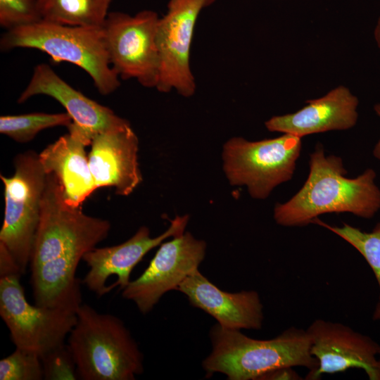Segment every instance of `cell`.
<instances>
[{
	"mask_svg": "<svg viewBox=\"0 0 380 380\" xmlns=\"http://www.w3.org/2000/svg\"><path fill=\"white\" fill-rule=\"evenodd\" d=\"M292 367L274 369L262 375L259 380H300L303 378L296 372Z\"/></svg>",
	"mask_w": 380,
	"mask_h": 380,
	"instance_id": "cell-26",
	"label": "cell"
},
{
	"mask_svg": "<svg viewBox=\"0 0 380 380\" xmlns=\"http://www.w3.org/2000/svg\"><path fill=\"white\" fill-rule=\"evenodd\" d=\"M374 109L378 117L380 118V103L375 104ZM373 155L376 158L380 160V139L374 146Z\"/></svg>",
	"mask_w": 380,
	"mask_h": 380,
	"instance_id": "cell-27",
	"label": "cell"
},
{
	"mask_svg": "<svg viewBox=\"0 0 380 380\" xmlns=\"http://www.w3.org/2000/svg\"><path fill=\"white\" fill-rule=\"evenodd\" d=\"M301 138L289 134L257 141L234 137L223 146V167L232 185H245L251 197L264 199L292 179Z\"/></svg>",
	"mask_w": 380,
	"mask_h": 380,
	"instance_id": "cell-7",
	"label": "cell"
},
{
	"mask_svg": "<svg viewBox=\"0 0 380 380\" xmlns=\"http://www.w3.org/2000/svg\"><path fill=\"white\" fill-rule=\"evenodd\" d=\"M42 20L37 0H0V25L8 30Z\"/></svg>",
	"mask_w": 380,
	"mask_h": 380,
	"instance_id": "cell-23",
	"label": "cell"
},
{
	"mask_svg": "<svg viewBox=\"0 0 380 380\" xmlns=\"http://www.w3.org/2000/svg\"><path fill=\"white\" fill-rule=\"evenodd\" d=\"M176 290L186 295L191 305L213 317L224 328L240 330L262 327L263 305L255 291H222L198 270L188 276Z\"/></svg>",
	"mask_w": 380,
	"mask_h": 380,
	"instance_id": "cell-16",
	"label": "cell"
},
{
	"mask_svg": "<svg viewBox=\"0 0 380 380\" xmlns=\"http://www.w3.org/2000/svg\"><path fill=\"white\" fill-rule=\"evenodd\" d=\"M212 352L203 360L207 373L220 372L229 380H259L283 367H304L312 373L318 367L311 354L306 330L291 327L269 340L250 338L238 329L213 326L210 332Z\"/></svg>",
	"mask_w": 380,
	"mask_h": 380,
	"instance_id": "cell-3",
	"label": "cell"
},
{
	"mask_svg": "<svg viewBox=\"0 0 380 380\" xmlns=\"http://www.w3.org/2000/svg\"><path fill=\"white\" fill-rule=\"evenodd\" d=\"M14 274L23 275L11 253L0 243V277Z\"/></svg>",
	"mask_w": 380,
	"mask_h": 380,
	"instance_id": "cell-25",
	"label": "cell"
},
{
	"mask_svg": "<svg viewBox=\"0 0 380 380\" xmlns=\"http://www.w3.org/2000/svg\"><path fill=\"white\" fill-rule=\"evenodd\" d=\"M206 243L184 232L162 243L144 272L122 290L142 314L151 311L160 298L179 285L198 267L205 254Z\"/></svg>",
	"mask_w": 380,
	"mask_h": 380,
	"instance_id": "cell-11",
	"label": "cell"
},
{
	"mask_svg": "<svg viewBox=\"0 0 380 380\" xmlns=\"http://www.w3.org/2000/svg\"><path fill=\"white\" fill-rule=\"evenodd\" d=\"M89 164L96 188L110 186L128 196L142 180L139 139L129 122L98 133L92 139Z\"/></svg>",
	"mask_w": 380,
	"mask_h": 380,
	"instance_id": "cell-15",
	"label": "cell"
},
{
	"mask_svg": "<svg viewBox=\"0 0 380 380\" xmlns=\"http://www.w3.org/2000/svg\"><path fill=\"white\" fill-rule=\"evenodd\" d=\"M373 319L374 320L380 321V302H379L376 306L375 310L373 314ZM379 355H380V344H379Z\"/></svg>",
	"mask_w": 380,
	"mask_h": 380,
	"instance_id": "cell-29",
	"label": "cell"
},
{
	"mask_svg": "<svg viewBox=\"0 0 380 380\" xmlns=\"http://www.w3.org/2000/svg\"><path fill=\"white\" fill-rule=\"evenodd\" d=\"M312 224L329 229L355 248L373 271L380 291V221L370 232H363L346 223L341 227L331 226L318 217L314 219Z\"/></svg>",
	"mask_w": 380,
	"mask_h": 380,
	"instance_id": "cell-21",
	"label": "cell"
},
{
	"mask_svg": "<svg viewBox=\"0 0 380 380\" xmlns=\"http://www.w3.org/2000/svg\"><path fill=\"white\" fill-rule=\"evenodd\" d=\"M110 230L108 220L67 204L58 178L46 175L29 265L34 304L77 311L82 303V281L76 277L79 262Z\"/></svg>",
	"mask_w": 380,
	"mask_h": 380,
	"instance_id": "cell-1",
	"label": "cell"
},
{
	"mask_svg": "<svg viewBox=\"0 0 380 380\" xmlns=\"http://www.w3.org/2000/svg\"><path fill=\"white\" fill-rule=\"evenodd\" d=\"M0 379H44L40 357L34 353L15 348L11 354L0 360Z\"/></svg>",
	"mask_w": 380,
	"mask_h": 380,
	"instance_id": "cell-22",
	"label": "cell"
},
{
	"mask_svg": "<svg viewBox=\"0 0 380 380\" xmlns=\"http://www.w3.org/2000/svg\"><path fill=\"white\" fill-rule=\"evenodd\" d=\"M111 1L37 0L42 20L83 27H103Z\"/></svg>",
	"mask_w": 380,
	"mask_h": 380,
	"instance_id": "cell-19",
	"label": "cell"
},
{
	"mask_svg": "<svg viewBox=\"0 0 380 380\" xmlns=\"http://www.w3.org/2000/svg\"><path fill=\"white\" fill-rule=\"evenodd\" d=\"M188 220L187 215L176 216L168 229L155 238L151 236L148 227L142 226L120 244L93 248L82 258L89 270L82 283L98 298L117 286L122 291L130 282L132 271L144 256L166 239L184 233Z\"/></svg>",
	"mask_w": 380,
	"mask_h": 380,
	"instance_id": "cell-13",
	"label": "cell"
},
{
	"mask_svg": "<svg viewBox=\"0 0 380 380\" xmlns=\"http://www.w3.org/2000/svg\"><path fill=\"white\" fill-rule=\"evenodd\" d=\"M310 353L318 367L308 373L305 379H319L324 374L343 372L357 368L370 380H380L379 344L372 338L340 322L315 319L307 328Z\"/></svg>",
	"mask_w": 380,
	"mask_h": 380,
	"instance_id": "cell-12",
	"label": "cell"
},
{
	"mask_svg": "<svg viewBox=\"0 0 380 380\" xmlns=\"http://www.w3.org/2000/svg\"><path fill=\"white\" fill-rule=\"evenodd\" d=\"M13 165V176L0 175L5 201L0 243L11 253L24 274L30 265L40 220L46 174L39 154L32 150L16 155Z\"/></svg>",
	"mask_w": 380,
	"mask_h": 380,
	"instance_id": "cell-6",
	"label": "cell"
},
{
	"mask_svg": "<svg viewBox=\"0 0 380 380\" xmlns=\"http://www.w3.org/2000/svg\"><path fill=\"white\" fill-rule=\"evenodd\" d=\"M306 103L295 113L271 118L265 123L266 128L302 138L331 130L348 129L357 121L358 99L344 86Z\"/></svg>",
	"mask_w": 380,
	"mask_h": 380,
	"instance_id": "cell-17",
	"label": "cell"
},
{
	"mask_svg": "<svg viewBox=\"0 0 380 380\" xmlns=\"http://www.w3.org/2000/svg\"><path fill=\"white\" fill-rule=\"evenodd\" d=\"M40 358L44 379H79L75 361L67 343L53 348Z\"/></svg>",
	"mask_w": 380,
	"mask_h": 380,
	"instance_id": "cell-24",
	"label": "cell"
},
{
	"mask_svg": "<svg viewBox=\"0 0 380 380\" xmlns=\"http://www.w3.org/2000/svg\"><path fill=\"white\" fill-rule=\"evenodd\" d=\"M215 0H170L166 14L159 18L157 46L160 57L159 80L156 89L180 95L194 94L196 84L190 65V53L196 23L201 11Z\"/></svg>",
	"mask_w": 380,
	"mask_h": 380,
	"instance_id": "cell-10",
	"label": "cell"
},
{
	"mask_svg": "<svg viewBox=\"0 0 380 380\" xmlns=\"http://www.w3.org/2000/svg\"><path fill=\"white\" fill-rule=\"evenodd\" d=\"M86 144L68 132L39 153L46 172L59 180L65 203L80 208L96 189L89 164Z\"/></svg>",
	"mask_w": 380,
	"mask_h": 380,
	"instance_id": "cell-18",
	"label": "cell"
},
{
	"mask_svg": "<svg viewBox=\"0 0 380 380\" xmlns=\"http://www.w3.org/2000/svg\"><path fill=\"white\" fill-rule=\"evenodd\" d=\"M157 13L141 11L134 15L110 12L103 25L111 67L123 80L156 88L160 72L157 46Z\"/></svg>",
	"mask_w": 380,
	"mask_h": 380,
	"instance_id": "cell-9",
	"label": "cell"
},
{
	"mask_svg": "<svg viewBox=\"0 0 380 380\" xmlns=\"http://www.w3.org/2000/svg\"><path fill=\"white\" fill-rule=\"evenodd\" d=\"M72 120L65 113H32L0 117V133L19 143L32 140L42 130L58 127H68Z\"/></svg>",
	"mask_w": 380,
	"mask_h": 380,
	"instance_id": "cell-20",
	"label": "cell"
},
{
	"mask_svg": "<svg viewBox=\"0 0 380 380\" xmlns=\"http://www.w3.org/2000/svg\"><path fill=\"white\" fill-rule=\"evenodd\" d=\"M0 46L2 50L34 49L55 62L74 64L88 73L102 95L113 93L120 85L110 63L103 27L71 26L42 20L8 30Z\"/></svg>",
	"mask_w": 380,
	"mask_h": 380,
	"instance_id": "cell-5",
	"label": "cell"
},
{
	"mask_svg": "<svg viewBox=\"0 0 380 380\" xmlns=\"http://www.w3.org/2000/svg\"><path fill=\"white\" fill-rule=\"evenodd\" d=\"M21 276L0 277V316L15 348L41 357L65 343L77 322V313L71 309L30 303Z\"/></svg>",
	"mask_w": 380,
	"mask_h": 380,
	"instance_id": "cell-8",
	"label": "cell"
},
{
	"mask_svg": "<svg viewBox=\"0 0 380 380\" xmlns=\"http://www.w3.org/2000/svg\"><path fill=\"white\" fill-rule=\"evenodd\" d=\"M374 35L376 43L380 50V17L377 20L374 31Z\"/></svg>",
	"mask_w": 380,
	"mask_h": 380,
	"instance_id": "cell-28",
	"label": "cell"
},
{
	"mask_svg": "<svg viewBox=\"0 0 380 380\" xmlns=\"http://www.w3.org/2000/svg\"><path fill=\"white\" fill-rule=\"evenodd\" d=\"M309 167L301 189L288 201L275 205L274 218L278 224L303 227L327 213H349L371 219L379 211L380 188L373 169L348 178L342 158L325 155L321 144L310 154Z\"/></svg>",
	"mask_w": 380,
	"mask_h": 380,
	"instance_id": "cell-2",
	"label": "cell"
},
{
	"mask_svg": "<svg viewBox=\"0 0 380 380\" xmlns=\"http://www.w3.org/2000/svg\"><path fill=\"white\" fill-rule=\"evenodd\" d=\"M67 343L79 379L134 380L144 371L143 355L123 322L82 303Z\"/></svg>",
	"mask_w": 380,
	"mask_h": 380,
	"instance_id": "cell-4",
	"label": "cell"
},
{
	"mask_svg": "<svg viewBox=\"0 0 380 380\" xmlns=\"http://www.w3.org/2000/svg\"><path fill=\"white\" fill-rule=\"evenodd\" d=\"M37 95H46L58 101L72 118L68 132L91 145L98 133L120 126L127 120L110 108L89 99L63 80L46 63L34 67L32 76L18 99L22 103Z\"/></svg>",
	"mask_w": 380,
	"mask_h": 380,
	"instance_id": "cell-14",
	"label": "cell"
}]
</instances>
